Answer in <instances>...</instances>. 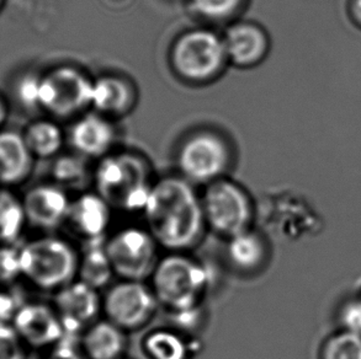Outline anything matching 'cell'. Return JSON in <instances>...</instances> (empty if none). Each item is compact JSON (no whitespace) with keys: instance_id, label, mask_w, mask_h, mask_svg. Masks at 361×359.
<instances>
[{"instance_id":"cell-23","label":"cell","mask_w":361,"mask_h":359,"mask_svg":"<svg viewBox=\"0 0 361 359\" xmlns=\"http://www.w3.org/2000/svg\"><path fill=\"white\" fill-rule=\"evenodd\" d=\"M26 228L21 196L14 189L0 187V244L19 245Z\"/></svg>"},{"instance_id":"cell-9","label":"cell","mask_w":361,"mask_h":359,"mask_svg":"<svg viewBox=\"0 0 361 359\" xmlns=\"http://www.w3.org/2000/svg\"><path fill=\"white\" fill-rule=\"evenodd\" d=\"M181 177L190 184H209L226 177L230 166V151L214 133H197L181 146L178 154Z\"/></svg>"},{"instance_id":"cell-10","label":"cell","mask_w":361,"mask_h":359,"mask_svg":"<svg viewBox=\"0 0 361 359\" xmlns=\"http://www.w3.org/2000/svg\"><path fill=\"white\" fill-rule=\"evenodd\" d=\"M93 82L72 67H59L41 75V108L51 115L68 117L92 102Z\"/></svg>"},{"instance_id":"cell-35","label":"cell","mask_w":361,"mask_h":359,"mask_svg":"<svg viewBox=\"0 0 361 359\" xmlns=\"http://www.w3.org/2000/svg\"><path fill=\"white\" fill-rule=\"evenodd\" d=\"M352 291L357 293V296H361V277L357 278V282L352 286Z\"/></svg>"},{"instance_id":"cell-26","label":"cell","mask_w":361,"mask_h":359,"mask_svg":"<svg viewBox=\"0 0 361 359\" xmlns=\"http://www.w3.org/2000/svg\"><path fill=\"white\" fill-rule=\"evenodd\" d=\"M52 177L54 184L66 191L83 189L88 180V170L78 156H59L52 166Z\"/></svg>"},{"instance_id":"cell-5","label":"cell","mask_w":361,"mask_h":359,"mask_svg":"<svg viewBox=\"0 0 361 359\" xmlns=\"http://www.w3.org/2000/svg\"><path fill=\"white\" fill-rule=\"evenodd\" d=\"M201 203L207 230L220 238L227 240L254 228L253 199L233 180L222 177L206 184Z\"/></svg>"},{"instance_id":"cell-19","label":"cell","mask_w":361,"mask_h":359,"mask_svg":"<svg viewBox=\"0 0 361 359\" xmlns=\"http://www.w3.org/2000/svg\"><path fill=\"white\" fill-rule=\"evenodd\" d=\"M147 359H194L199 352L189 332L176 327H159L145 335L141 344Z\"/></svg>"},{"instance_id":"cell-30","label":"cell","mask_w":361,"mask_h":359,"mask_svg":"<svg viewBox=\"0 0 361 359\" xmlns=\"http://www.w3.org/2000/svg\"><path fill=\"white\" fill-rule=\"evenodd\" d=\"M240 3L242 0H191L196 13L211 20L227 19L238 10Z\"/></svg>"},{"instance_id":"cell-37","label":"cell","mask_w":361,"mask_h":359,"mask_svg":"<svg viewBox=\"0 0 361 359\" xmlns=\"http://www.w3.org/2000/svg\"><path fill=\"white\" fill-rule=\"evenodd\" d=\"M121 359H127V358H125V357H123V358H121Z\"/></svg>"},{"instance_id":"cell-16","label":"cell","mask_w":361,"mask_h":359,"mask_svg":"<svg viewBox=\"0 0 361 359\" xmlns=\"http://www.w3.org/2000/svg\"><path fill=\"white\" fill-rule=\"evenodd\" d=\"M34 161L23 133L0 131V187L15 189L25 184L32 174Z\"/></svg>"},{"instance_id":"cell-25","label":"cell","mask_w":361,"mask_h":359,"mask_svg":"<svg viewBox=\"0 0 361 359\" xmlns=\"http://www.w3.org/2000/svg\"><path fill=\"white\" fill-rule=\"evenodd\" d=\"M317 359H361V335L333 329L319 342Z\"/></svg>"},{"instance_id":"cell-12","label":"cell","mask_w":361,"mask_h":359,"mask_svg":"<svg viewBox=\"0 0 361 359\" xmlns=\"http://www.w3.org/2000/svg\"><path fill=\"white\" fill-rule=\"evenodd\" d=\"M27 228L42 234L54 233L64 227L72 197L54 182L35 184L21 196Z\"/></svg>"},{"instance_id":"cell-13","label":"cell","mask_w":361,"mask_h":359,"mask_svg":"<svg viewBox=\"0 0 361 359\" xmlns=\"http://www.w3.org/2000/svg\"><path fill=\"white\" fill-rule=\"evenodd\" d=\"M52 304L62 320L66 336L82 335L103 314V296H100V291L78 278L54 293Z\"/></svg>"},{"instance_id":"cell-32","label":"cell","mask_w":361,"mask_h":359,"mask_svg":"<svg viewBox=\"0 0 361 359\" xmlns=\"http://www.w3.org/2000/svg\"><path fill=\"white\" fill-rule=\"evenodd\" d=\"M20 303L13 288H0V326L11 325Z\"/></svg>"},{"instance_id":"cell-4","label":"cell","mask_w":361,"mask_h":359,"mask_svg":"<svg viewBox=\"0 0 361 359\" xmlns=\"http://www.w3.org/2000/svg\"><path fill=\"white\" fill-rule=\"evenodd\" d=\"M94 181L97 192L114 209L126 213L143 212L154 184L146 161L130 153L105 156L95 170Z\"/></svg>"},{"instance_id":"cell-8","label":"cell","mask_w":361,"mask_h":359,"mask_svg":"<svg viewBox=\"0 0 361 359\" xmlns=\"http://www.w3.org/2000/svg\"><path fill=\"white\" fill-rule=\"evenodd\" d=\"M226 54L224 39L209 30H194L181 34L173 51V67L183 78L191 82H205L224 68Z\"/></svg>"},{"instance_id":"cell-29","label":"cell","mask_w":361,"mask_h":359,"mask_svg":"<svg viewBox=\"0 0 361 359\" xmlns=\"http://www.w3.org/2000/svg\"><path fill=\"white\" fill-rule=\"evenodd\" d=\"M15 96L25 108H41V75L29 73L19 78L15 85Z\"/></svg>"},{"instance_id":"cell-31","label":"cell","mask_w":361,"mask_h":359,"mask_svg":"<svg viewBox=\"0 0 361 359\" xmlns=\"http://www.w3.org/2000/svg\"><path fill=\"white\" fill-rule=\"evenodd\" d=\"M27 347L13 326H0V359H27Z\"/></svg>"},{"instance_id":"cell-6","label":"cell","mask_w":361,"mask_h":359,"mask_svg":"<svg viewBox=\"0 0 361 359\" xmlns=\"http://www.w3.org/2000/svg\"><path fill=\"white\" fill-rule=\"evenodd\" d=\"M159 248L146 227H123L105 239L114 273L125 281L148 282L161 258Z\"/></svg>"},{"instance_id":"cell-20","label":"cell","mask_w":361,"mask_h":359,"mask_svg":"<svg viewBox=\"0 0 361 359\" xmlns=\"http://www.w3.org/2000/svg\"><path fill=\"white\" fill-rule=\"evenodd\" d=\"M115 138L111 123L99 115H88L75 122L71 131V141L78 154L103 156L110 151Z\"/></svg>"},{"instance_id":"cell-33","label":"cell","mask_w":361,"mask_h":359,"mask_svg":"<svg viewBox=\"0 0 361 359\" xmlns=\"http://www.w3.org/2000/svg\"><path fill=\"white\" fill-rule=\"evenodd\" d=\"M345 15L350 25L361 31V0H345Z\"/></svg>"},{"instance_id":"cell-14","label":"cell","mask_w":361,"mask_h":359,"mask_svg":"<svg viewBox=\"0 0 361 359\" xmlns=\"http://www.w3.org/2000/svg\"><path fill=\"white\" fill-rule=\"evenodd\" d=\"M113 207L98 192H82L72 199L64 227L84 243L108 238Z\"/></svg>"},{"instance_id":"cell-36","label":"cell","mask_w":361,"mask_h":359,"mask_svg":"<svg viewBox=\"0 0 361 359\" xmlns=\"http://www.w3.org/2000/svg\"><path fill=\"white\" fill-rule=\"evenodd\" d=\"M5 0H0V11L4 8Z\"/></svg>"},{"instance_id":"cell-2","label":"cell","mask_w":361,"mask_h":359,"mask_svg":"<svg viewBox=\"0 0 361 359\" xmlns=\"http://www.w3.org/2000/svg\"><path fill=\"white\" fill-rule=\"evenodd\" d=\"M80 251L68 239L41 234L19 244L21 281L39 291L57 293L78 278Z\"/></svg>"},{"instance_id":"cell-34","label":"cell","mask_w":361,"mask_h":359,"mask_svg":"<svg viewBox=\"0 0 361 359\" xmlns=\"http://www.w3.org/2000/svg\"><path fill=\"white\" fill-rule=\"evenodd\" d=\"M8 117H9V105L5 100V97L0 94V131L3 130V127L8 121Z\"/></svg>"},{"instance_id":"cell-22","label":"cell","mask_w":361,"mask_h":359,"mask_svg":"<svg viewBox=\"0 0 361 359\" xmlns=\"http://www.w3.org/2000/svg\"><path fill=\"white\" fill-rule=\"evenodd\" d=\"M132 101L133 92L123 79L110 75L93 82L90 105L100 113L121 115L130 110Z\"/></svg>"},{"instance_id":"cell-7","label":"cell","mask_w":361,"mask_h":359,"mask_svg":"<svg viewBox=\"0 0 361 359\" xmlns=\"http://www.w3.org/2000/svg\"><path fill=\"white\" fill-rule=\"evenodd\" d=\"M159 303L148 282L125 281L106 288L103 296V314L130 334L143 330L156 316Z\"/></svg>"},{"instance_id":"cell-24","label":"cell","mask_w":361,"mask_h":359,"mask_svg":"<svg viewBox=\"0 0 361 359\" xmlns=\"http://www.w3.org/2000/svg\"><path fill=\"white\" fill-rule=\"evenodd\" d=\"M23 136L35 159L57 156L63 146V133L57 123L49 120L31 122Z\"/></svg>"},{"instance_id":"cell-11","label":"cell","mask_w":361,"mask_h":359,"mask_svg":"<svg viewBox=\"0 0 361 359\" xmlns=\"http://www.w3.org/2000/svg\"><path fill=\"white\" fill-rule=\"evenodd\" d=\"M11 326L29 351H52L66 339L59 313L46 301H21Z\"/></svg>"},{"instance_id":"cell-1","label":"cell","mask_w":361,"mask_h":359,"mask_svg":"<svg viewBox=\"0 0 361 359\" xmlns=\"http://www.w3.org/2000/svg\"><path fill=\"white\" fill-rule=\"evenodd\" d=\"M142 214L148 232L166 253H190L209 232L201 194L181 176L154 181Z\"/></svg>"},{"instance_id":"cell-28","label":"cell","mask_w":361,"mask_h":359,"mask_svg":"<svg viewBox=\"0 0 361 359\" xmlns=\"http://www.w3.org/2000/svg\"><path fill=\"white\" fill-rule=\"evenodd\" d=\"M21 281L19 245L0 244V288H13Z\"/></svg>"},{"instance_id":"cell-3","label":"cell","mask_w":361,"mask_h":359,"mask_svg":"<svg viewBox=\"0 0 361 359\" xmlns=\"http://www.w3.org/2000/svg\"><path fill=\"white\" fill-rule=\"evenodd\" d=\"M148 283L159 306L176 314L201 308L209 293L211 275L189 253H166L159 258Z\"/></svg>"},{"instance_id":"cell-18","label":"cell","mask_w":361,"mask_h":359,"mask_svg":"<svg viewBox=\"0 0 361 359\" xmlns=\"http://www.w3.org/2000/svg\"><path fill=\"white\" fill-rule=\"evenodd\" d=\"M80 347L87 359H121L127 350V332L104 317L80 335Z\"/></svg>"},{"instance_id":"cell-21","label":"cell","mask_w":361,"mask_h":359,"mask_svg":"<svg viewBox=\"0 0 361 359\" xmlns=\"http://www.w3.org/2000/svg\"><path fill=\"white\" fill-rule=\"evenodd\" d=\"M113 277L115 273L105 250V239L84 243L80 250L78 279L100 291L110 286Z\"/></svg>"},{"instance_id":"cell-17","label":"cell","mask_w":361,"mask_h":359,"mask_svg":"<svg viewBox=\"0 0 361 359\" xmlns=\"http://www.w3.org/2000/svg\"><path fill=\"white\" fill-rule=\"evenodd\" d=\"M222 39L227 59L237 67H253L260 63L269 52L268 34L258 25H232Z\"/></svg>"},{"instance_id":"cell-15","label":"cell","mask_w":361,"mask_h":359,"mask_svg":"<svg viewBox=\"0 0 361 359\" xmlns=\"http://www.w3.org/2000/svg\"><path fill=\"white\" fill-rule=\"evenodd\" d=\"M226 243V263L238 276H257L268 267L273 253L271 244L255 227L227 239Z\"/></svg>"},{"instance_id":"cell-27","label":"cell","mask_w":361,"mask_h":359,"mask_svg":"<svg viewBox=\"0 0 361 359\" xmlns=\"http://www.w3.org/2000/svg\"><path fill=\"white\" fill-rule=\"evenodd\" d=\"M334 329L361 335V296L350 289L338 299L333 309Z\"/></svg>"}]
</instances>
